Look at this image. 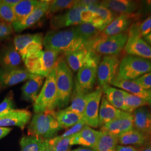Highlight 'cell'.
Segmentation results:
<instances>
[{
	"instance_id": "obj_49",
	"label": "cell",
	"mask_w": 151,
	"mask_h": 151,
	"mask_svg": "<svg viewBox=\"0 0 151 151\" xmlns=\"http://www.w3.org/2000/svg\"><path fill=\"white\" fill-rule=\"evenodd\" d=\"M21 0H2L4 2H5L6 4L9 5L11 6L12 7H14V6L17 4Z\"/></svg>"
},
{
	"instance_id": "obj_39",
	"label": "cell",
	"mask_w": 151,
	"mask_h": 151,
	"mask_svg": "<svg viewBox=\"0 0 151 151\" xmlns=\"http://www.w3.org/2000/svg\"><path fill=\"white\" fill-rule=\"evenodd\" d=\"M16 20L13 7L0 1V22L12 24Z\"/></svg>"
},
{
	"instance_id": "obj_8",
	"label": "cell",
	"mask_w": 151,
	"mask_h": 151,
	"mask_svg": "<svg viewBox=\"0 0 151 151\" xmlns=\"http://www.w3.org/2000/svg\"><path fill=\"white\" fill-rule=\"evenodd\" d=\"M43 39L42 33L17 35L14 39V46L24 61L29 54L43 50Z\"/></svg>"
},
{
	"instance_id": "obj_12",
	"label": "cell",
	"mask_w": 151,
	"mask_h": 151,
	"mask_svg": "<svg viewBox=\"0 0 151 151\" xmlns=\"http://www.w3.org/2000/svg\"><path fill=\"white\" fill-rule=\"evenodd\" d=\"M101 60H94L78 70L75 81L81 89L89 92L94 86L97 77V67Z\"/></svg>"
},
{
	"instance_id": "obj_20",
	"label": "cell",
	"mask_w": 151,
	"mask_h": 151,
	"mask_svg": "<svg viewBox=\"0 0 151 151\" xmlns=\"http://www.w3.org/2000/svg\"><path fill=\"white\" fill-rule=\"evenodd\" d=\"M32 118V113L27 109L11 111L7 115L0 119V127L16 126L24 129Z\"/></svg>"
},
{
	"instance_id": "obj_3",
	"label": "cell",
	"mask_w": 151,
	"mask_h": 151,
	"mask_svg": "<svg viewBox=\"0 0 151 151\" xmlns=\"http://www.w3.org/2000/svg\"><path fill=\"white\" fill-rule=\"evenodd\" d=\"M60 53L41 50L29 54L24 60L26 69L36 76L47 77L57 66Z\"/></svg>"
},
{
	"instance_id": "obj_40",
	"label": "cell",
	"mask_w": 151,
	"mask_h": 151,
	"mask_svg": "<svg viewBox=\"0 0 151 151\" xmlns=\"http://www.w3.org/2000/svg\"><path fill=\"white\" fill-rule=\"evenodd\" d=\"M12 92L10 91L0 103V114L6 113L15 110V103Z\"/></svg>"
},
{
	"instance_id": "obj_16",
	"label": "cell",
	"mask_w": 151,
	"mask_h": 151,
	"mask_svg": "<svg viewBox=\"0 0 151 151\" xmlns=\"http://www.w3.org/2000/svg\"><path fill=\"white\" fill-rule=\"evenodd\" d=\"M128 40L124 47L128 55L151 60V47L137 34H128Z\"/></svg>"
},
{
	"instance_id": "obj_29",
	"label": "cell",
	"mask_w": 151,
	"mask_h": 151,
	"mask_svg": "<svg viewBox=\"0 0 151 151\" xmlns=\"http://www.w3.org/2000/svg\"><path fill=\"white\" fill-rule=\"evenodd\" d=\"M22 57L14 46L6 47L0 50V67L11 68L19 67L22 63Z\"/></svg>"
},
{
	"instance_id": "obj_17",
	"label": "cell",
	"mask_w": 151,
	"mask_h": 151,
	"mask_svg": "<svg viewBox=\"0 0 151 151\" xmlns=\"http://www.w3.org/2000/svg\"><path fill=\"white\" fill-rule=\"evenodd\" d=\"M140 16L139 13L121 14L111 22L102 32L106 37L114 36L125 32L128 30L132 22L138 20Z\"/></svg>"
},
{
	"instance_id": "obj_13",
	"label": "cell",
	"mask_w": 151,
	"mask_h": 151,
	"mask_svg": "<svg viewBox=\"0 0 151 151\" xmlns=\"http://www.w3.org/2000/svg\"><path fill=\"white\" fill-rule=\"evenodd\" d=\"M64 55L67 64L71 70L75 72L92 60H101L100 55L87 49H80Z\"/></svg>"
},
{
	"instance_id": "obj_31",
	"label": "cell",
	"mask_w": 151,
	"mask_h": 151,
	"mask_svg": "<svg viewBox=\"0 0 151 151\" xmlns=\"http://www.w3.org/2000/svg\"><path fill=\"white\" fill-rule=\"evenodd\" d=\"M101 88L110 104L114 107L125 112L124 90L111 87L110 85H106Z\"/></svg>"
},
{
	"instance_id": "obj_14",
	"label": "cell",
	"mask_w": 151,
	"mask_h": 151,
	"mask_svg": "<svg viewBox=\"0 0 151 151\" xmlns=\"http://www.w3.org/2000/svg\"><path fill=\"white\" fill-rule=\"evenodd\" d=\"M35 76L26 68L19 67L11 68L0 67V84L2 87L12 86L23 81L29 80Z\"/></svg>"
},
{
	"instance_id": "obj_48",
	"label": "cell",
	"mask_w": 151,
	"mask_h": 151,
	"mask_svg": "<svg viewBox=\"0 0 151 151\" xmlns=\"http://www.w3.org/2000/svg\"><path fill=\"white\" fill-rule=\"evenodd\" d=\"M12 129L9 127H0V139L8 135Z\"/></svg>"
},
{
	"instance_id": "obj_24",
	"label": "cell",
	"mask_w": 151,
	"mask_h": 151,
	"mask_svg": "<svg viewBox=\"0 0 151 151\" xmlns=\"http://www.w3.org/2000/svg\"><path fill=\"white\" fill-rule=\"evenodd\" d=\"M90 93L81 89L75 81L73 91L70 99L71 103L65 109L82 115L88 100Z\"/></svg>"
},
{
	"instance_id": "obj_7",
	"label": "cell",
	"mask_w": 151,
	"mask_h": 151,
	"mask_svg": "<svg viewBox=\"0 0 151 151\" xmlns=\"http://www.w3.org/2000/svg\"><path fill=\"white\" fill-rule=\"evenodd\" d=\"M57 66L47 77L38 97L34 103L35 114L48 111L54 102L56 95Z\"/></svg>"
},
{
	"instance_id": "obj_22",
	"label": "cell",
	"mask_w": 151,
	"mask_h": 151,
	"mask_svg": "<svg viewBox=\"0 0 151 151\" xmlns=\"http://www.w3.org/2000/svg\"><path fill=\"white\" fill-rule=\"evenodd\" d=\"M100 4L114 12L121 14H133L139 7L137 1L132 0H105Z\"/></svg>"
},
{
	"instance_id": "obj_1",
	"label": "cell",
	"mask_w": 151,
	"mask_h": 151,
	"mask_svg": "<svg viewBox=\"0 0 151 151\" xmlns=\"http://www.w3.org/2000/svg\"><path fill=\"white\" fill-rule=\"evenodd\" d=\"M43 47L45 50L65 54L86 49V44L74 27L49 31L44 37Z\"/></svg>"
},
{
	"instance_id": "obj_50",
	"label": "cell",
	"mask_w": 151,
	"mask_h": 151,
	"mask_svg": "<svg viewBox=\"0 0 151 151\" xmlns=\"http://www.w3.org/2000/svg\"><path fill=\"white\" fill-rule=\"evenodd\" d=\"M72 151H97L93 148H88V147H80L78 148L77 149H75L74 150Z\"/></svg>"
},
{
	"instance_id": "obj_23",
	"label": "cell",
	"mask_w": 151,
	"mask_h": 151,
	"mask_svg": "<svg viewBox=\"0 0 151 151\" xmlns=\"http://www.w3.org/2000/svg\"><path fill=\"white\" fill-rule=\"evenodd\" d=\"M44 80V77L39 76H35L27 80L22 87V99L27 102L34 103L42 89Z\"/></svg>"
},
{
	"instance_id": "obj_46",
	"label": "cell",
	"mask_w": 151,
	"mask_h": 151,
	"mask_svg": "<svg viewBox=\"0 0 151 151\" xmlns=\"http://www.w3.org/2000/svg\"><path fill=\"white\" fill-rule=\"evenodd\" d=\"M143 11L146 14H151V0L141 1Z\"/></svg>"
},
{
	"instance_id": "obj_44",
	"label": "cell",
	"mask_w": 151,
	"mask_h": 151,
	"mask_svg": "<svg viewBox=\"0 0 151 151\" xmlns=\"http://www.w3.org/2000/svg\"><path fill=\"white\" fill-rule=\"evenodd\" d=\"M90 23L101 32L107 27V25L105 22L96 13H95V15L92 18Z\"/></svg>"
},
{
	"instance_id": "obj_2",
	"label": "cell",
	"mask_w": 151,
	"mask_h": 151,
	"mask_svg": "<svg viewBox=\"0 0 151 151\" xmlns=\"http://www.w3.org/2000/svg\"><path fill=\"white\" fill-rule=\"evenodd\" d=\"M74 88L73 72L65 59L59 58L57 65L56 95L50 111L60 110L70 102Z\"/></svg>"
},
{
	"instance_id": "obj_45",
	"label": "cell",
	"mask_w": 151,
	"mask_h": 151,
	"mask_svg": "<svg viewBox=\"0 0 151 151\" xmlns=\"http://www.w3.org/2000/svg\"><path fill=\"white\" fill-rule=\"evenodd\" d=\"M95 15V12L87 9H83L80 13L82 23H90L92 18Z\"/></svg>"
},
{
	"instance_id": "obj_9",
	"label": "cell",
	"mask_w": 151,
	"mask_h": 151,
	"mask_svg": "<svg viewBox=\"0 0 151 151\" xmlns=\"http://www.w3.org/2000/svg\"><path fill=\"white\" fill-rule=\"evenodd\" d=\"M119 64L117 55H105L103 57L97 67V78L100 86L111 84L117 74Z\"/></svg>"
},
{
	"instance_id": "obj_37",
	"label": "cell",
	"mask_w": 151,
	"mask_h": 151,
	"mask_svg": "<svg viewBox=\"0 0 151 151\" xmlns=\"http://www.w3.org/2000/svg\"><path fill=\"white\" fill-rule=\"evenodd\" d=\"M78 1L73 0H54L52 1L46 16L52 18L55 14L60 11L65 10H70L77 4Z\"/></svg>"
},
{
	"instance_id": "obj_4",
	"label": "cell",
	"mask_w": 151,
	"mask_h": 151,
	"mask_svg": "<svg viewBox=\"0 0 151 151\" xmlns=\"http://www.w3.org/2000/svg\"><path fill=\"white\" fill-rule=\"evenodd\" d=\"M151 72V60L127 55L120 62L118 70L114 81L134 80Z\"/></svg>"
},
{
	"instance_id": "obj_6",
	"label": "cell",
	"mask_w": 151,
	"mask_h": 151,
	"mask_svg": "<svg viewBox=\"0 0 151 151\" xmlns=\"http://www.w3.org/2000/svg\"><path fill=\"white\" fill-rule=\"evenodd\" d=\"M128 38V34L126 32L106 37L101 32L96 40L92 44L90 50L99 55H117L124 48Z\"/></svg>"
},
{
	"instance_id": "obj_33",
	"label": "cell",
	"mask_w": 151,
	"mask_h": 151,
	"mask_svg": "<svg viewBox=\"0 0 151 151\" xmlns=\"http://www.w3.org/2000/svg\"><path fill=\"white\" fill-rule=\"evenodd\" d=\"M20 145V151H44L47 150V140L31 135L22 137Z\"/></svg>"
},
{
	"instance_id": "obj_38",
	"label": "cell",
	"mask_w": 151,
	"mask_h": 151,
	"mask_svg": "<svg viewBox=\"0 0 151 151\" xmlns=\"http://www.w3.org/2000/svg\"><path fill=\"white\" fill-rule=\"evenodd\" d=\"M128 30V34H135L140 38L145 37L151 32V15L141 22L132 24Z\"/></svg>"
},
{
	"instance_id": "obj_21",
	"label": "cell",
	"mask_w": 151,
	"mask_h": 151,
	"mask_svg": "<svg viewBox=\"0 0 151 151\" xmlns=\"http://www.w3.org/2000/svg\"><path fill=\"white\" fill-rule=\"evenodd\" d=\"M134 129L151 137V111L146 106L136 109L133 113Z\"/></svg>"
},
{
	"instance_id": "obj_34",
	"label": "cell",
	"mask_w": 151,
	"mask_h": 151,
	"mask_svg": "<svg viewBox=\"0 0 151 151\" xmlns=\"http://www.w3.org/2000/svg\"><path fill=\"white\" fill-rule=\"evenodd\" d=\"M118 145V137L106 132L100 131L96 150L97 151H116Z\"/></svg>"
},
{
	"instance_id": "obj_32",
	"label": "cell",
	"mask_w": 151,
	"mask_h": 151,
	"mask_svg": "<svg viewBox=\"0 0 151 151\" xmlns=\"http://www.w3.org/2000/svg\"><path fill=\"white\" fill-rule=\"evenodd\" d=\"M41 2L42 1L38 0H21L13 7L16 17V22H20L27 17Z\"/></svg>"
},
{
	"instance_id": "obj_10",
	"label": "cell",
	"mask_w": 151,
	"mask_h": 151,
	"mask_svg": "<svg viewBox=\"0 0 151 151\" xmlns=\"http://www.w3.org/2000/svg\"><path fill=\"white\" fill-rule=\"evenodd\" d=\"M84 7L80 1H78L75 7L65 13L53 16L49 22L50 27L53 30H60L72 25H78L82 24L80 13Z\"/></svg>"
},
{
	"instance_id": "obj_18",
	"label": "cell",
	"mask_w": 151,
	"mask_h": 151,
	"mask_svg": "<svg viewBox=\"0 0 151 151\" xmlns=\"http://www.w3.org/2000/svg\"><path fill=\"white\" fill-rule=\"evenodd\" d=\"M134 129L132 114L124 112L119 118L101 127V130L119 137Z\"/></svg>"
},
{
	"instance_id": "obj_43",
	"label": "cell",
	"mask_w": 151,
	"mask_h": 151,
	"mask_svg": "<svg viewBox=\"0 0 151 151\" xmlns=\"http://www.w3.org/2000/svg\"><path fill=\"white\" fill-rule=\"evenodd\" d=\"M86 125V124L85 122L83 120V119H82L81 121L78 122L77 124H76L75 125L70 127V129L66 130L63 134L61 135V136L62 137H68L75 135L76 134L78 133L80 131H81L82 129Z\"/></svg>"
},
{
	"instance_id": "obj_55",
	"label": "cell",
	"mask_w": 151,
	"mask_h": 151,
	"mask_svg": "<svg viewBox=\"0 0 151 151\" xmlns=\"http://www.w3.org/2000/svg\"><path fill=\"white\" fill-rule=\"evenodd\" d=\"M50 151L49 150H45V151Z\"/></svg>"
},
{
	"instance_id": "obj_25",
	"label": "cell",
	"mask_w": 151,
	"mask_h": 151,
	"mask_svg": "<svg viewBox=\"0 0 151 151\" xmlns=\"http://www.w3.org/2000/svg\"><path fill=\"white\" fill-rule=\"evenodd\" d=\"M48 112L54 117L62 129L70 128L83 119L81 114L67 110L65 109Z\"/></svg>"
},
{
	"instance_id": "obj_35",
	"label": "cell",
	"mask_w": 151,
	"mask_h": 151,
	"mask_svg": "<svg viewBox=\"0 0 151 151\" xmlns=\"http://www.w3.org/2000/svg\"><path fill=\"white\" fill-rule=\"evenodd\" d=\"M71 136L62 137L56 136L47 139V150L50 151H70Z\"/></svg>"
},
{
	"instance_id": "obj_26",
	"label": "cell",
	"mask_w": 151,
	"mask_h": 151,
	"mask_svg": "<svg viewBox=\"0 0 151 151\" xmlns=\"http://www.w3.org/2000/svg\"><path fill=\"white\" fill-rule=\"evenodd\" d=\"M111 85L123 89L125 91L128 92L135 96L143 99L151 106V90H145L138 85L133 80L132 81H114Z\"/></svg>"
},
{
	"instance_id": "obj_53",
	"label": "cell",
	"mask_w": 151,
	"mask_h": 151,
	"mask_svg": "<svg viewBox=\"0 0 151 151\" xmlns=\"http://www.w3.org/2000/svg\"><path fill=\"white\" fill-rule=\"evenodd\" d=\"M142 151H151V146H148V147H146L145 149L143 150Z\"/></svg>"
},
{
	"instance_id": "obj_36",
	"label": "cell",
	"mask_w": 151,
	"mask_h": 151,
	"mask_svg": "<svg viewBox=\"0 0 151 151\" xmlns=\"http://www.w3.org/2000/svg\"><path fill=\"white\" fill-rule=\"evenodd\" d=\"M124 104L125 112L133 113L138 108L148 105L147 102L143 99L135 96L128 92L124 91Z\"/></svg>"
},
{
	"instance_id": "obj_51",
	"label": "cell",
	"mask_w": 151,
	"mask_h": 151,
	"mask_svg": "<svg viewBox=\"0 0 151 151\" xmlns=\"http://www.w3.org/2000/svg\"><path fill=\"white\" fill-rule=\"evenodd\" d=\"M144 40L151 47V32L144 37Z\"/></svg>"
},
{
	"instance_id": "obj_27",
	"label": "cell",
	"mask_w": 151,
	"mask_h": 151,
	"mask_svg": "<svg viewBox=\"0 0 151 151\" xmlns=\"http://www.w3.org/2000/svg\"><path fill=\"white\" fill-rule=\"evenodd\" d=\"M124 112L114 107L108 101L105 96H104L101 100V104L99 113V126L102 127L104 125L119 118Z\"/></svg>"
},
{
	"instance_id": "obj_52",
	"label": "cell",
	"mask_w": 151,
	"mask_h": 151,
	"mask_svg": "<svg viewBox=\"0 0 151 151\" xmlns=\"http://www.w3.org/2000/svg\"><path fill=\"white\" fill-rule=\"evenodd\" d=\"M10 112V111H9V112H8V113H6L0 114V119L4 118L6 115H7Z\"/></svg>"
},
{
	"instance_id": "obj_54",
	"label": "cell",
	"mask_w": 151,
	"mask_h": 151,
	"mask_svg": "<svg viewBox=\"0 0 151 151\" xmlns=\"http://www.w3.org/2000/svg\"><path fill=\"white\" fill-rule=\"evenodd\" d=\"M2 85L0 84V91H1V88H2Z\"/></svg>"
},
{
	"instance_id": "obj_5",
	"label": "cell",
	"mask_w": 151,
	"mask_h": 151,
	"mask_svg": "<svg viewBox=\"0 0 151 151\" xmlns=\"http://www.w3.org/2000/svg\"><path fill=\"white\" fill-rule=\"evenodd\" d=\"M62 129L54 117L45 111L35 114L28 127L27 134L47 140L56 137Z\"/></svg>"
},
{
	"instance_id": "obj_30",
	"label": "cell",
	"mask_w": 151,
	"mask_h": 151,
	"mask_svg": "<svg viewBox=\"0 0 151 151\" xmlns=\"http://www.w3.org/2000/svg\"><path fill=\"white\" fill-rule=\"evenodd\" d=\"M76 30L86 44V49L90 50L101 32L98 30L91 23H82L75 27Z\"/></svg>"
},
{
	"instance_id": "obj_11",
	"label": "cell",
	"mask_w": 151,
	"mask_h": 151,
	"mask_svg": "<svg viewBox=\"0 0 151 151\" xmlns=\"http://www.w3.org/2000/svg\"><path fill=\"white\" fill-rule=\"evenodd\" d=\"M103 95L102 88H97L90 93L88 101L82 114L83 120L86 125L96 128L99 127V106Z\"/></svg>"
},
{
	"instance_id": "obj_42",
	"label": "cell",
	"mask_w": 151,
	"mask_h": 151,
	"mask_svg": "<svg viewBox=\"0 0 151 151\" xmlns=\"http://www.w3.org/2000/svg\"><path fill=\"white\" fill-rule=\"evenodd\" d=\"M133 81L145 90H151V72Z\"/></svg>"
},
{
	"instance_id": "obj_15",
	"label": "cell",
	"mask_w": 151,
	"mask_h": 151,
	"mask_svg": "<svg viewBox=\"0 0 151 151\" xmlns=\"http://www.w3.org/2000/svg\"><path fill=\"white\" fill-rule=\"evenodd\" d=\"M52 1L43 0L39 5L25 19L20 22H14L12 25L15 32H21L32 27L47 15Z\"/></svg>"
},
{
	"instance_id": "obj_19",
	"label": "cell",
	"mask_w": 151,
	"mask_h": 151,
	"mask_svg": "<svg viewBox=\"0 0 151 151\" xmlns=\"http://www.w3.org/2000/svg\"><path fill=\"white\" fill-rule=\"evenodd\" d=\"M99 133L86 125L78 133L71 136L70 145H80L96 150Z\"/></svg>"
},
{
	"instance_id": "obj_47",
	"label": "cell",
	"mask_w": 151,
	"mask_h": 151,
	"mask_svg": "<svg viewBox=\"0 0 151 151\" xmlns=\"http://www.w3.org/2000/svg\"><path fill=\"white\" fill-rule=\"evenodd\" d=\"M116 151H138V149L133 146L118 145Z\"/></svg>"
},
{
	"instance_id": "obj_28",
	"label": "cell",
	"mask_w": 151,
	"mask_h": 151,
	"mask_svg": "<svg viewBox=\"0 0 151 151\" xmlns=\"http://www.w3.org/2000/svg\"><path fill=\"white\" fill-rule=\"evenodd\" d=\"M150 138L138 130L133 129L118 137V144L137 148L146 145L150 141Z\"/></svg>"
},
{
	"instance_id": "obj_41",
	"label": "cell",
	"mask_w": 151,
	"mask_h": 151,
	"mask_svg": "<svg viewBox=\"0 0 151 151\" xmlns=\"http://www.w3.org/2000/svg\"><path fill=\"white\" fill-rule=\"evenodd\" d=\"M14 32L12 24L0 22V42L9 38Z\"/></svg>"
}]
</instances>
